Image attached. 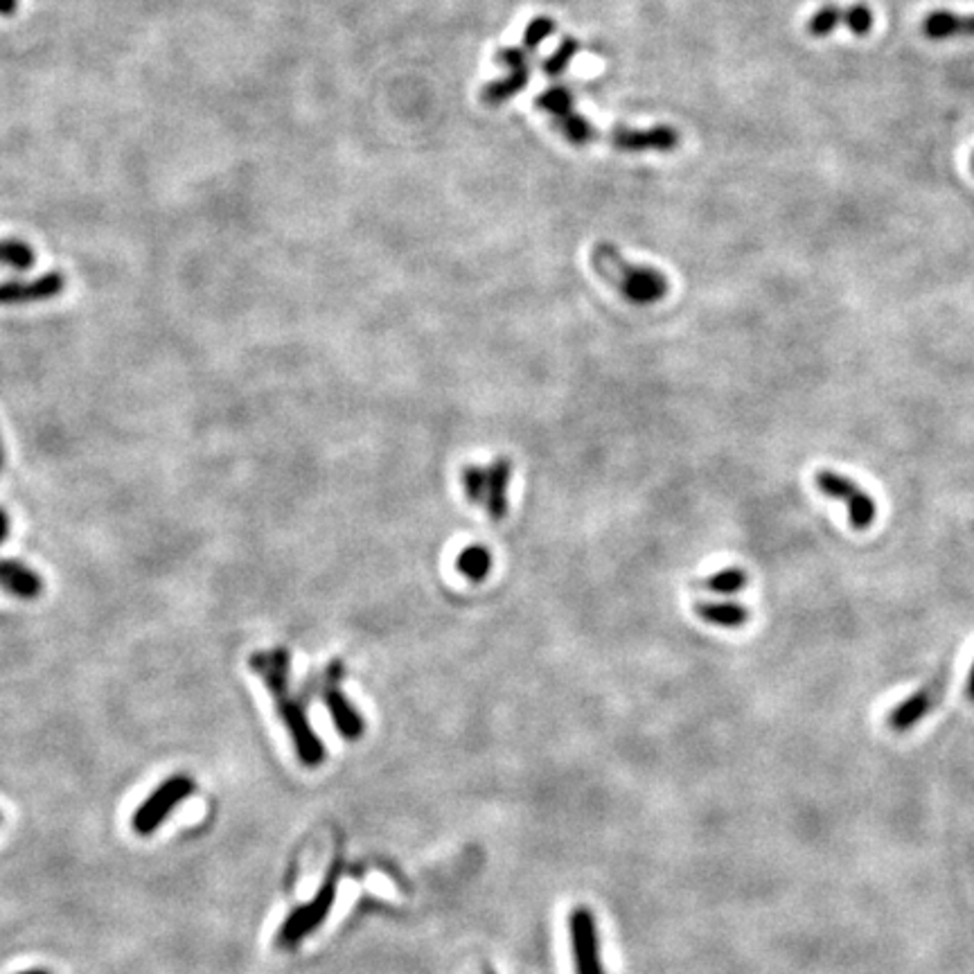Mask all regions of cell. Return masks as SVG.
<instances>
[{
	"label": "cell",
	"mask_w": 974,
	"mask_h": 974,
	"mask_svg": "<svg viewBox=\"0 0 974 974\" xmlns=\"http://www.w3.org/2000/svg\"><path fill=\"white\" fill-rule=\"evenodd\" d=\"M747 585H749L747 570L737 568V566L716 570V574H711L707 578H699V580L690 582V587L697 591H709V593H718V596L741 593Z\"/></svg>",
	"instance_id": "obj_17"
},
{
	"label": "cell",
	"mask_w": 974,
	"mask_h": 974,
	"mask_svg": "<svg viewBox=\"0 0 974 974\" xmlns=\"http://www.w3.org/2000/svg\"><path fill=\"white\" fill-rule=\"evenodd\" d=\"M528 55L530 52H526L524 48H501V50H496V57H494L496 63H501L503 69H508L510 73L503 80L490 82V84H485L481 88V103L483 105L501 107V105L510 103V99L515 95H519L521 91H526V86L530 82Z\"/></svg>",
	"instance_id": "obj_9"
},
{
	"label": "cell",
	"mask_w": 974,
	"mask_h": 974,
	"mask_svg": "<svg viewBox=\"0 0 974 974\" xmlns=\"http://www.w3.org/2000/svg\"><path fill=\"white\" fill-rule=\"evenodd\" d=\"M846 23H849V8L826 5V8L817 10L808 19V23H805V29H808V35H813L817 39H823V37L830 35V32H834L839 25H846Z\"/></svg>",
	"instance_id": "obj_19"
},
{
	"label": "cell",
	"mask_w": 974,
	"mask_h": 974,
	"mask_svg": "<svg viewBox=\"0 0 974 974\" xmlns=\"http://www.w3.org/2000/svg\"><path fill=\"white\" fill-rule=\"evenodd\" d=\"M513 460L501 456L488 465H465L460 485L465 498L481 508L492 521H503L510 513Z\"/></svg>",
	"instance_id": "obj_3"
},
{
	"label": "cell",
	"mask_w": 974,
	"mask_h": 974,
	"mask_svg": "<svg viewBox=\"0 0 974 974\" xmlns=\"http://www.w3.org/2000/svg\"><path fill=\"white\" fill-rule=\"evenodd\" d=\"M19 974H50V972H48V970H41V967H39V970H23V972H19Z\"/></svg>",
	"instance_id": "obj_28"
},
{
	"label": "cell",
	"mask_w": 974,
	"mask_h": 974,
	"mask_svg": "<svg viewBox=\"0 0 974 974\" xmlns=\"http://www.w3.org/2000/svg\"><path fill=\"white\" fill-rule=\"evenodd\" d=\"M21 0H0V16H14L19 12Z\"/></svg>",
	"instance_id": "obj_24"
},
{
	"label": "cell",
	"mask_w": 974,
	"mask_h": 974,
	"mask_svg": "<svg viewBox=\"0 0 974 974\" xmlns=\"http://www.w3.org/2000/svg\"><path fill=\"white\" fill-rule=\"evenodd\" d=\"M815 483L821 494L844 503L849 513V521L855 530H868L878 517V506L873 496L853 479L834 472V469H819L815 474Z\"/></svg>",
	"instance_id": "obj_7"
},
{
	"label": "cell",
	"mask_w": 974,
	"mask_h": 974,
	"mask_svg": "<svg viewBox=\"0 0 974 974\" xmlns=\"http://www.w3.org/2000/svg\"><path fill=\"white\" fill-rule=\"evenodd\" d=\"M0 821H3V815H0Z\"/></svg>",
	"instance_id": "obj_30"
},
{
	"label": "cell",
	"mask_w": 974,
	"mask_h": 974,
	"mask_svg": "<svg viewBox=\"0 0 974 974\" xmlns=\"http://www.w3.org/2000/svg\"><path fill=\"white\" fill-rule=\"evenodd\" d=\"M555 32V21L551 16H534L524 32V50L532 52L534 48H540L551 35Z\"/></svg>",
	"instance_id": "obj_22"
},
{
	"label": "cell",
	"mask_w": 974,
	"mask_h": 974,
	"mask_svg": "<svg viewBox=\"0 0 974 974\" xmlns=\"http://www.w3.org/2000/svg\"><path fill=\"white\" fill-rule=\"evenodd\" d=\"M873 23H876V14H873V10L868 8V5H851L849 8V23H846V27L853 32V35H857V37H866L868 32L873 29Z\"/></svg>",
	"instance_id": "obj_23"
},
{
	"label": "cell",
	"mask_w": 974,
	"mask_h": 974,
	"mask_svg": "<svg viewBox=\"0 0 974 974\" xmlns=\"http://www.w3.org/2000/svg\"><path fill=\"white\" fill-rule=\"evenodd\" d=\"M249 668L264 682L276 699V711L287 726L298 760L305 767H318L325 760V747L310 724L308 697L291 688V652L268 648L249 657Z\"/></svg>",
	"instance_id": "obj_1"
},
{
	"label": "cell",
	"mask_w": 974,
	"mask_h": 974,
	"mask_svg": "<svg viewBox=\"0 0 974 974\" xmlns=\"http://www.w3.org/2000/svg\"><path fill=\"white\" fill-rule=\"evenodd\" d=\"M194 787L196 785L188 774H175L172 779L160 783L152 792V796L145 803H141L136 815H133V819H131L133 830H136L141 837L154 834L156 828L167 817H170V813L177 808V805L194 794Z\"/></svg>",
	"instance_id": "obj_8"
},
{
	"label": "cell",
	"mask_w": 974,
	"mask_h": 974,
	"mask_svg": "<svg viewBox=\"0 0 974 974\" xmlns=\"http://www.w3.org/2000/svg\"><path fill=\"white\" fill-rule=\"evenodd\" d=\"M943 690H946V673L931 680L927 686L916 690L912 697L900 701L898 707L889 713V726L898 733L914 729L936 707V701L940 699V695H943Z\"/></svg>",
	"instance_id": "obj_13"
},
{
	"label": "cell",
	"mask_w": 974,
	"mask_h": 974,
	"mask_svg": "<svg viewBox=\"0 0 974 974\" xmlns=\"http://www.w3.org/2000/svg\"><path fill=\"white\" fill-rule=\"evenodd\" d=\"M10 534V515L5 508H0V544L8 540Z\"/></svg>",
	"instance_id": "obj_25"
},
{
	"label": "cell",
	"mask_w": 974,
	"mask_h": 974,
	"mask_svg": "<svg viewBox=\"0 0 974 974\" xmlns=\"http://www.w3.org/2000/svg\"><path fill=\"white\" fill-rule=\"evenodd\" d=\"M344 677H346V663L334 659L325 665L323 673L318 677H314L310 684H305V688H302L300 693L308 699L312 693H318L332 716L334 726H337V731L346 737V741L354 743L363 735L365 722H363V716L352 707V701L341 690Z\"/></svg>",
	"instance_id": "obj_4"
},
{
	"label": "cell",
	"mask_w": 974,
	"mask_h": 974,
	"mask_svg": "<svg viewBox=\"0 0 974 974\" xmlns=\"http://www.w3.org/2000/svg\"><path fill=\"white\" fill-rule=\"evenodd\" d=\"M3 465H5V447L3 441H0V469H3Z\"/></svg>",
	"instance_id": "obj_27"
},
{
	"label": "cell",
	"mask_w": 974,
	"mask_h": 974,
	"mask_svg": "<svg viewBox=\"0 0 974 974\" xmlns=\"http://www.w3.org/2000/svg\"><path fill=\"white\" fill-rule=\"evenodd\" d=\"M578 52H580V41L574 37H564L560 41V46L555 48V52L549 59H544V63H542L544 73L549 77H560L568 69V63L576 59Z\"/></svg>",
	"instance_id": "obj_21"
},
{
	"label": "cell",
	"mask_w": 974,
	"mask_h": 974,
	"mask_svg": "<svg viewBox=\"0 0 974 974\" xmlns=\"http://www.w3.org/2000/svg\"><path fill=\"white\" fill-rule=\"evenodd\" d=\"M0 589L19 600H37L44 593V578L19 560L0 557Z\"/></svg>",
	"instance_id": "obj_14"
},
{
	"label": "cell",
	"mask_w": 974,
	"mask_h": 974,
	"mask_svg": "<svg viewBox=\"0 0 974 974\" xmlns=\"http://www.w3.org/2000/svg\"><path fill=\"white\" fill-rule=\"evenodd\" d=\"M534 107L544 111L546 116H551L555 129L574 147H587L589 143H593L598 139L596 127L585 116H580L576 111L574 93H570L566 86H562V84L549 86L544 93L537 95Z\"/></svg>",
	"instance_id": "obj_6"
},
{
	"label": "cell",
	"mask_w": 974,
	"mask_h": 974,
	"mask_svg": "<svg viewBox=\"0 0 974 974\" xmlns=\"http://www.w3.org/2000/svg\"><path fill=\"white\" fill-rule=\"evenodd\" d=\"M693 612H695L697 618H701L704 623L716 625V627H726V629L743 627V625H747L749 618H751L749 608H745L743 602H731V600H722V602L697 600V602L693 604Z\"/></svg>",
	"instance_id": "obj_16"
},
{
	"label": "cell",
	"mask_w": 974,
	"mask_h": 974,
	"mask_svg": "<svg viewBox=\"0 0 974 974\" xmlns=\"http://www.w3.org/2000/svg\"><path fill=\"white\" fill-rule=\"evenodd\" d=\"M970 165H972V172H974V154L970 156Z\"/></svg>",
	"instance_id": "obj_29"
},
{
	"label": "cell",
	"mask_w": 974,
	"mask_h": 974,
	"mask_svg": "<svg viewBox=\"0 0 974 974\" xmlns=\"http://www.w3.org/2000/svg\"><path fill=\"white\" fill-rule=\"evenodd\" d=\"M965 695H967V699H970V701H974V661H972L970 675H967V684H965Z\"/></svg>",
	"instance_id": "obj_26"
},
{
	"label": "cell",
	"mask_w": 974,
	"mask_h": 974,
	"mask_svg": "<svg viewBox=\"0 0 974 974\" xmlns=\"http://www.w3.org/2000/svg\"><path fill=\"white\" fill-rule=\"evenodd\" d=\"M591 266L602 282H608L632 305H654L670 291V282L659 268L625 260L621 249L610 242H600L591 249Z\"/></svg>",
	"instance_id": "obj_2"
},
{
	"label": "cell",
	"mask_w": 974,
	"mask_h": 974,
	"mask_svg": "<svg viewBox=\"0 0 974 974\" xmlns=\"http://www.w3.org/2000/svg\"><path fill=\"white\" fill-rule=\"evenodd\" d=\"M492 564H494V560H492L490 549L474 544V546H467L458 553L456 570L465 580L479 585L492 574Z\"/></svg>",
	"instance_id": "obj_18"
},
{
	"label": "cell",
	"mask_w": 974,
	"mask_h": 974,
	"mask_svg": "<svg viewBox=\"0 0 974 974\" xmlns=\"http://www.w3.org/2000/svg\"><path fill=\"white\" fill-rule=\"evenodd\" d=\"M37 253L27 242L21 240H0V266L16 268V272H27L35 266Z\"/></svg>",
	"instance_id": "obj_20"
},
{
	"label": "cell",
	"mask_w": 974,
	"mask_h": 974,
	"mask_svg": "<svg viewBox=\"0 0 974 974\" xmlns=\"http://www.w3.org/2000/svg\"><path fill=\"white\" fill-rule=\"evenodd\" d=\"M682 143L680 131L670 124H657L650 129H632V127H614L610 133V145L618 152L641 154V152H675Z\"/></svg>",
	"instance_id": "obj_11"
},
{
	"label": "cell",
	"mask_w": 974,
	"mask_h": 974,
	"mask_svg": "<svg viewBox=\"0 0 974 974\" xmlns=\"http://www.w3.org/2000/svg\"><path fill=\"white\" fill-rule=\"evenodd\" d=\"M337 885H339V866H334L323 880L318 893L310 902L296 906V910L285 918L276 938L278 948L296 950L302 940L323 925V921L332 912L334 900H337Z\"/></svg>",
	"instance_id": "obj_5"
},
{
	"label": "cell",
	"mask_w": 974,
	"mask_h": 974,
	"mask_svg": "<svg viewBox=\"0 0 974 974\" xmlns=\"http://www.w3.org/2000/svg\"><path fill=\"white\" fill-rule=\"evenodd\" d=\"M570 950H574L576 974H604L600 959V940L596 918L585 906H578L568 918Z\"/></svg>",
	"instance_id": "obj_10"
},
{
	"label": "cell",
	"mask_w": 974,
	"mask_h": 974,
	"mask_svg": "<svg viewBox=\"0 0 974 974\" xmlns=\"http://www.w3.org/2000/svg\"><path fill=\"white\" fill-rule=\"evenodd\" d=\"M65 289V276L61 272H48L35 280H8L0 282V305H27L61 296Z\"/></svg>",
	"instance_id": "obj_12"
},
{
	"label": "cell",
	"mask_w": 974,
	"mask_h": 974,
	"mask_svg": "<svg viewBox=\"0 0 974 974\" xmlns=\"http://www.w3.org/2000/svg\"><path fill=\"white\" fill-rule=\"evenodd\" d=\"M921 29L929 41H948L959 35L974 37V14L963 16L950 10H934L923 19Z\"/></svg>",
	"instance_id": "obj_15"
}]
</instances>
